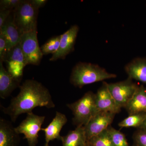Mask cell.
Here are the masks:
<instances>
[{"mask_svg": "<svg viewBox=\"0 0 146 146\" xmlns=\"http://www.w3.org/2000/svg\"><path fill=\"white\" fill-rule=\"evenodd\" d=\"M45 116H39L33 112L27 114L26 118L21 122L15 130L18 134H23L29 146H36L38 143L39 133L44 121Z\"/></svg>", "mask_w": 146, "mask_h": 146, "instance_id": "5", "label": "cell"}, {"mask_svg": "<svg viewBox=\"0 0 146 146\" xmlns=\"http://www.w3.org/2000/svg\"><path fill=\"white\" fill-rule=\"evenodd\" d=\"M20 89L19 94L11 100L8 107L1 106L3 112L8 115L13 123L20 115L33 112L35 108L49 109L55 107L48 89L41 82L27 80L20 86Z\"/></svg>", "mask_w": 146, "mask_h": 146, "instance_id": "1", "label": "cell"}, {"mask_svg": "<svg viewBox=\"0 0 146 146\" xmlns=\"http://www.w3.org/2000/svg\"><path fill=\"white\" fill-rule=\"evenodd\" d=\"M108 130L114 146H129L123 133L111 126L108 128Z\"/></svg>", "mask_w": 146, "mask_h": 146, "instance_id": "22", "label": "cell"}, {"mask_svg": "<svg viewBox=\"0 0 146 146\" xmlns=\"http://www.w3.org/2000/svg\"><path fill=\"white\" fill-rule=\"evenodd\" d=\"M96 114L99 112L119 113L121 108L117 104L108 89V83L103 82L102 86L96 94Z\"/></svg>", "mask_w": 146, "mask_h": 146, "instance_id": "10", "label": "cell"}, {"mask_svg": "<svg viewBox=\"0 0 146 146\" xmlns=\"http://www.w3.org/2000/svg\"></svg>", "mask_w": 146, "mask_h": 146, "instance_id": "30", "label": "cell"}, {"mask_svg": "<svg viewBox=\"0 0 146 146\" xmlns=\"http://www.w3.org/2000/svg\"><path fill=\"white\" fill-rule=\"evenodd\" d=\"M21 81L16 79L9 72L0 62V97L5 99L19 85Z\"/></svg>", "mask_w": 146, "mask_h": 146, "instance_id": "15", "label": "cell"}, {"mask_svg": "<svg viewBox=\"0 0 146 146\" xmlns=\"http://www.w3.org/2000/svg\"><path fill=\"white\" fill-rule=\"evenodd\" d=\"M0 33L3 35L6 40L7 51L20 44L21 35L13 22V13L0 29Z\"/></svg>", "mask_w": 146, "mask_h": 146, "instance_id": "16", "label": "cell"}, {"mask_svg": "<svg viewBox=\"0 0 146 146\" xmlns=\"http://www.w3.org/2000/svg\"><path fill=\"white\" fill-rule=\"evenodd\" d=\"M12 11L9 9H0V29L5 23Z\"/></svg>", "mask_w": 146, "mask_h": 146, "instance_id": "26", "label": "cell"}, {"mask_svg": "<svg viewBox=\"0 0 146 146\" xmlns=\"http://www.w3.org/2000/svg\"><path fill=\"white\" fill-rule=\"evenodd\" d=\"M7 70L13 77L21 81L24 68L27 65L20 44L7 51L4 59Z\"/></svg>", "mask_w": 146, "mask_h": 146, "instance_id": "8", "label": "cell"}, {"mask_svg": "<svg viewBox=\"0 0 146 146\" xmlns=\"http://www.w3.org/2000/svg\"><path fill=\"white\" fill-rule=\"evenodd\" d=\"M134 146H146V131L138 129L133 136Z\"/></svg>", "mask_w": 146, "mask_h": 146, "instance_id": "23", "label": "cell"}, {"mask_svg": "<svg viewBox=\"0 0 146 146\" xmlns=\"http://www.w3.org/2000/svg\"><path fill=\"white\" fill-rule=\"evenodd\" d=\"M38 9L30 1H22L13 11V20L21 35L37 29Z\"/></svg>", "mask_w": 146, "mask_h": 146, "instance_id": "4", "label": "cell"}, {"mask_svg": "<svg viewBox=\"0 0 146 146\" xmlns=\"http://www.w3.org/2000/svg\"><path fill=\"white\" fill-rule=\"evenodd\" d=\"M90 146H114L108 129L87 141Z\"/></svg>", "mask_w": 146, "mask_h": 146, "instance_id": "20", "label": "cell"}, {"mask_svg": "<svg viewBox=\"0 0 146 146\" xmlns=\"http://www.w3.org/2000/svg\"><path fill=\"white\" fill-rule=\"evenodd\" d=\"M138 129H141V130L146 131V119L144 121L143 124L140 126V127Z\"/></svg>", "mask_w": 146, "mask_h": 146, "instance_id": "28", "label": "cell"}, {"mask_svg": "<svg viewBox=\"0 0 146 146\" xmlns=\"http://www.w3.org/2000/svg\"><path fill=\"white\" fill-rule=\"evenodd\" d=\"M79 27L76 25L72 26L68 30L61 35L60 44L57 52L52 54L50 61H54L59 59H65L66 56L74 50Z\"/></svg>", "mask_w": 146, "mask_h": 146, "instance_id": "11", "label": "cell"}, {"mask_svg": "<svg viewBox=\"0 0 146 146\" xmlns=\"http://www.w3.org/2000/svg\"><path fill=\"white\" fill-rule=\"evenodd\" d=\"M68 119L66 115L59 112H56L54 117L47 126V127L42 129L44 133L45 144L44 146H49L51 141L56 140L61 141L62 136L60 132L63 127L67 123Z\"/></svg>", "mask_w": 146, "mask_h": 146, "instance_id": "12", "label": "cell"}, {"mask_svg": "<svg viewBox=\"0 0 146 146\" xmlns=\"http://www.w3.org/2000/svg\"><path fill=\"white\" fill-rule=\"evenodd\" d=\"M20 142V134L16 132L12 123L1 118L0 146H18Z\"/></svg>", "mask_w": 146, "mask_h": 146, "instance_id": "13", "label": "cell"}, {"mask_svg": "<svg viewBox=\"0 0 146 146\" xmlns=\"http://www.w3.org/2000/svg\"><path fill=\"white\" fill-rule=\"evenodd\" d=\"M23 0H1L0 9H9L13 11L18 6Z\"/></svg>", "mask_w": 146, "mask_h": 146, "instance_id": "24", "label": "cell"}, {"mask_svg": "<svg viewBox=\"0 0 146 146\" xmlns=\"http://www.w3.org/2000/svg\"><path fill=\"white\" fill-rule=\"evenodd\" d=\"M7 52L6 40L3 35L0 33V62H3Z\"/></svg>", "mask_w": 146, "mask_h": 146, "instance_id": "25", "label": "cell"}, {"mask_svg": "<svg viewBox=\"0 0 146 146\" xmlns=\"http://www.w3.org/2000/svg\"><path fill=\"white\" fill-rule=\"evenodd\" d=\"M128 77L146 84V57H136L125 65Z\"/></svg>", "mask_w": 146, "mask_h": 146, "instance_id": "14", "label": "cell"}, {"mask_svg": "<svg viewBox=\"0 0 146 146\" xmlns=\"http://www.w3.org/2000/svg\"><path fill=\"white\" fill-rule=\"evenodd\" d=\"M146 119V113H138L129 115L119 123L121 127H136L138 129Z\"/></svg>", "mask_w": 146, "mask_h": 146, "instance_id": "19", "label": "cell"}, {"mask_svg": "<svg viewBox=\"0 0 146 146\" xmlns=\"http://www.w3.org/2000/svg\"><path fill=\"white\" fill-rule=\"evenodd\" d=\"M62 146H87V138L84 126L77 127L74 130L68 132L67 135L62 136Z\"/></svg>", "mask_w": 146, "mask_h": 146, "instance_id": "18", "label": "cell"}, {"mask_svg": "<svg viewBox=\"0 0 146 146\" xmlns=\"http://www.w3.org/2000/svg\"><path fill=\"white\" fill-rule=\"evenodd\" d=\"M19 44L27 65H39L44 55L38 43L37 29L21 35Z\"/></svg>", "mask_w": 146, "mask_h": 146, "instance_id": "6", "label": "cell"}, {"mask_svg": "<svg viewBox=\"0 0 146 146\" xmlns=\"http://www.w3.org/2000/svg\"><path fill=\"white\" fill-rule=\"evenodd\" d=\"M115 113L99 112L94 115L84 126L87 141L106 130L113 122Z\"/></svg>", "mask_w": 146, "mask_h": 146, "instance_id": "9", "label": "cell"}, {"mask_svg": "<svg viewBox=\"0 0 146 146\" xmlns=\"http://www.w3.org/2000/svg\"><path fill=\"white\" fill-rule=\"evenodd\" d=\"M133 80L128 77L123 81L108 83L110 94L121 108L125 107L139 86Z\"/></svg>", "mask_w": 146, "mask_h": 146, "instance_id": "7", "label": "cell"}, {"mask_svg": "<svg viewBox=\"0 0 146 146\" xmlns=\"http://www.w3.org/2000/svg\"><path fill=\"white\" fill-rule=\"evenodd\" d=\"M117 77V75L108 72L97 64L79 62L73 67L70 82L75 87L82 88L85 85Z\"/></svg>", "mask_w": 146, "mask_h": 146, "instance_id": "2", "label": "cell"}, {"mask_svg": "<svg viewBox=\"0 0 146 146\" xmlns=\"http://www.w3.org/2000/svg\"><path fill=\"white\" fill-rule=\"evenodd\" d=\"M89 146V145H88V146Z\"/></svg>", "mask_w": 146, "mask_h": 146, "instance_id": "29", "label": "cell"}, {"mask_svg": "<svg viewBox=\"0 0 146 146\" xmlns=\"http://www.w3.org/2000/svg\"><path fill=\"white\" fill-rule=\"evenodd\" d=\"M30 2L35 8L39 10V8L46 5L48 1L46 0H30Z\"/></svg>", "mask_w": 146, "mask_h": 146, "instance_id": "27", "label": "cell"}, {"mask_svg": "<svg viewBox=\"0 0 146 146\" xmlns=\"http://www.w3.org/2000/svg\"><path fill=\"white\" fill-rule=\"evenodd\" d=\"M133 146H134L133 145Z\"/></svg>", "mask_w": 146, "mask_h": 146, "instance_id": "31", "label": "cell"}, {"mask_svg": "<svg viewBox=\"0 0 146 146\" xmlns=\"http://www.w3.org/2000/svg\"><path fill=\"white\" fill-rule=\"evenodd\" d=\"M95 98L96 94L89 91L76 101L67 104L72 112L73 123L76 127L84 126L96 115Z\"/></svg>", "mask_w": 146, "mask_h": 146, "instance_id": "3", "label": "cell"}, {"mask_svg": "<svg viewBox=\"0 0 146 146\" xmlns=\"http://www.w3.org/2000/svg\"><path fill=\"white\" fill-rule=\"evenodd\" d=\"M60 39L61 35L53 36L48 40L41 47L43 55L53 54L57 52L60 46Z\"/></svg>", "mask_w": 146, "mask_h": 146, "instance_id": "21", "label": "cell"}, {"mask_svg": "<svg viewBox=\"0 0 146 146\" xmlns=\"http://www.w3.org/2000/svg\"><path fill=\"white\" fill-rule=\"evenodd\" d=\"M129 115L138 113H146V88L144 85L138 89L124 108Z\"/></svg>", "mask_w": 146, "mask_h": 146, "instance_id": "17", "label": "cell"}]
</instances>
